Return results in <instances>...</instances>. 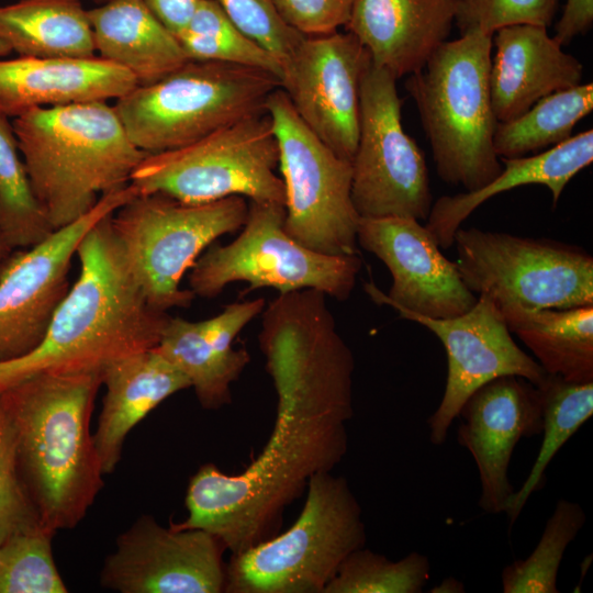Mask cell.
<instances>
[{
    "label": "cell",
    "instance_id": "obj_1",
    "mask_svg": "<svg viewBox=\"0 0 593 593\" xmlns=\"http://www.w3.org/2000/svg\"><path fill=\"white\" fill-rule=\"evenodd\" d=\"M326 299L304 289L279 293L265 306L258 344L277 395L272 433L239 473L202 465L187 488L188 515L171 527L208 530L238 553L277 535L310 479L342 461L355 359Z\"/></svg>",
    "mask_w": 593,
    "mask_h": 593
},
{
    "label": "cell",
    "instance_id": "obj_2",
    "mask_svg": "<svg viewBox=\"0 0 593 593\" xmlns=\"http://www.w3.org/2000/svg\"><path fill=\"white\" fill-rule=\"evenodd\" d=\"M112 214L81 239L79 276L41 343L0 362V391L37 374L101 372L119 358L157 346L170 315L146 301L114 235Z\"/></svg>",
    "mask_w": 593,
    "mask_h": 593
},
{
    "label": "cell",
    "instance_id": "obj_3",
    "mask_svg": "<svg viewBox=\"0 0 593 593\" xmlns=\"http://www.w3.org/2000/svg\"><path fill=\"white\" fill-rule=\"evenodd\" d=\"M101 384V372L44 373L0 391L22 485L53 534L75 528L104 485L90 432Z\"/></svg>",
    "mask_w": 593,
    "mask_h": 593
},
{
    "label": "cell",
    "instance_id": "obj_4",
    "mask_svg": "<svg viewBox=\"0 0 593 593\" xmlns=\"http://www.w3.org/2000/svg\"><path fill=\"white\" fill-rule=\"evenodd\" d=\"M20 154L54 230L109 192L126 187L147 155L128 138L107 101L32 109L12 121Z\"/></svg>",
    "mask_w": 593,
    "mask_h": 593
},
{
    "label": "cell",
    "instance_id": "obj_5",
    "mask_svg": "<svg viewBox=\"0 0 593 593\" xmlns=\"http://www.w3.org/2000/svg\"><path fill=\"white\" fill-rule=\"evenodd\" d=\"M492 48L493 34L468 30L441 43L406 80L438 177L466 192L482 188L503 169L493 146L499 122L489 85Z\"/></svg>",
    "mask_w": 593,
    "mask_h": 593
},
{
    "label": "cell",
    "instance_id": "obj_6",
    "mask_svg": "<svg viewBox=\"0 0 593 593\" xmlns=\"http://www.w3.org/2000/svg\"><path fill=\"white\" fill-rule=\"evenodd\" d=\"M293 525L238 553L225 566L226 593H324L343 561L365 547L362 511L347 480L313 475Z\"/></svg>",
    "mask_w": 593,
    "mask_h": 593
},
{
    "label": "cell",
    "instance_id": "obj_7",
    "mask_svg": "<svg viewBox=\"0 0 593 593\" xmlns=\"http://www.w3.org/2000/svg\"><path fill=\"white\" fill-rule=\"evenodd\" d=\"M280 83L277 76L257 68L188 60L157 81L137 85L113 107L131 142L156 154L265 112Z\"/></svg>",
    "mask_w": 593,
    "mask_h": 593
},
{
    "label": "cell",
    "instance_id": "obj_8",
    "mask_svg": "<svg viewBox=\"0 0 593 593\" xmlns=\"http://www.w3.org/2000/svg\"><path fill=\"white\" fill-rule=\"evenodd\" d=\"M247 213L243 197L186 203L149 193L120 206L111 225L146 301L168 312L191 305L194 293L180 287L184 273L215 239L240 230Z\"/></svg>",
    "mask_w": 593,
    "mask_h": 593
},
{
    "label": "cell",
    "instance_id": "obj_9",
    "mask_svg": "<svg viewBox=\"0 0 593 593\" xmlns=\"http://www.w3.org/2000/svg\"><path fill=\"white\" fill-rule=\"evenodd\" d=\"M279 150L267 112L243 118L187 146L147 154L131 176L138 194L163 193L186 203L228 197L284 205Z\"/></svg>",
    "mask_w": 593,
    "mask_h": 593
},
{
    "label": "cell",
    "instance_id": "obj_10",
    "mask_svg": "<svg viewBox=\"0 0 593 593\" xmlns=\"http://www.w3.org/2000/svg\"><path fill=\"white\" fill-rule=\"evenodd\" d=\"M284 205L249 201L240 234L227 245H210L191 267L189 289L212 299L233 282L248 290L271 288L279 293L304 289L347 300L361 269L358 255H325L312 250L284 228Z\"/></svg>",
    "mask_w": 593,
    "mask_h": 593
},
{
    "label": "cell",
    "instance_id": "obj_11",
    "mask_svg": "<svg viewBox=\"0 0 593 593\" xmlns=\"http://www.w3.org/2000/svg\"><path fill=\"white\" fill-rule=\"evenodd\" d=\"M456 266L474 294L502 313L593 305V257L548 238L459 227Z\"/></svg>",
    "mask_w": 593,
    "mask_h": 593
},
{
    "label": "cell",
    "instance_id": "obj_12",
    "mask_svg": "<svg viewBox=\"0 0 593 593\" xmlns=\"http://www.w3.org/2000/svg\"><path fill=\"white\" fill-rule=\"evenodd\" d=\"M286 192L284 228L325 255H358L360 216L351 200V161L339 157L300 119L278 88L266 101Z\"/></svg>",
    "mask_w": 593,
    "mask_h": 593
},
{
    "label": "cell",
    "instance_id": "obj_13",
    "mask_svg": "<svg viewBox=\"0 0 593 593\" xmlns=\"http://www.w3.org/2000/svg\"><path fill=\"white\" fill-rule=\"evenodd\" d=\"M396 79L370 60L360 83L351 200L360 217L426 221L433 205L425 155L404 131Z\"/></svg>",
    "mask_w": 593,
    "mask_h": 593
},
{
    "label": "cell",
    "instance_id": "obj_14",
    "mask_svg": "<svg viewBox=\"0 0 593 593\" xmlns=\"http://www.w3.org/2000/svg\"><path fill=\"white\" fill-rule=\"evenodd\" d=\"M137 194L130 183L105 193L75 222L13 254L0 276V362L24 356L41 343L70 289L68 272L81 239Z\"/></svg>",
    "mask_w": 593,
    "mask_h": 593
},
{
    "label": "cell",
    "instance_id": "obj_15",
    "mask_svg": "<svg viewBox=\"0 0 593 593\" xmlns=\"http://www.w3.org/2000/svg\"><path fill=\"white\" fill-rule=\"evenodd\" d=\"M225 551L224 542L208 530L164 527L142 515L118 536L99 580L120 593H221Z\"/></svg>",
    "mask_w": 593,
    "mask_h": 593
},
{
    "label": "cell",
    "instance_id": "obj_16",
    "mask_svg": "<svg viewBox=\"0 0 593 593\" xmlns=\"http://www.w3.org/2000/svg\"><path fill=\"white\" fill-rule=\"evenodd\" d=\"M371 58L349 32L305 36L282 66L280 88L305 125L339 157L353 160L360 83Z\"/></svg>",
    "mask_w": 593,
    "mask_h": 593
},
{
    "label": "cell",
    "instance_id": "obj_17",
    "mask_svg": "<svg viewBox=\"0 0 593 593\" xmlns=\"http://www.w3.org/2000/svg\"><path fill=\"white\" fill-rule=\"evenodd\" d=\"M357 243L378 257L392 276L388 293L372 281L363 289L379 305L430 318L468 312L478 296L465 284L456 262L440 251L432 234L410 217H360Z\"/></svg>",
    "mask_w": 593,
    "mask_h": 593
},
{
    "label": "cell",
    "instance_id": "obj_18",
    "mask_svg": "<svg viewBox=\"0 0 593 593\" xmlns=\"http://www.w3.org/2000/svg\"><path fill=\"white\" fill-rule=\"evenodd\" d=\"M402 318L433 332L447 355V379L440 403L427 419L429 440L446 441L449 428L470 394L485 382L505 374L523 377L538 385L547 372L514 342L506 321L486 295H478L466 313L430 318L400 311Z\"/></svg>",
    "mask_w": 593,
    "mask_h": 593
},
{
    "label": "cell",
    "instance_id": "obj_19",
    "mask_svg": "<svg viewBox=\"0 0 593 593\" xmlns=\"http://www.w3.org/2000/svg\"><path fill=\"white\" fill-rule=\"evenodd\" d=\"M458 417V443L472 456L479 472L480 508L505 513L515 490L508 479L513 451L523 438L542 432L540 393L516 374L496 377L473 391Z\"/></svg>",
    "mask_w": 593,
    "mask_h": 593
},
{
    "label": "cell",
    "instance_id": "obj_20",
    "mask_svg": "<svg viewBox=\"0 0 593 593\" xmlns=\"http://www.w3.org/2000/svg\"><path fill=\"white\" fill-rule=\"evenodd\" d=\"M262 298L233 302L203 321L169 316L155 349L190 381L199 404L219 410L232 402L231 385L250 361L235 337L264 311Z\"/></svg>",
    "mask_w": 593,
    "mask_h": 593
},
{
    "label": "cell",
    "instance_id": "obj_21",
    "mask_svg": "<svg viewBox=\"0 0 593 593\" xmlns=\"http://www.w3.org/2000/svg\"><path fill=\"white\" fill-rule=\"evenodd\" d=\"M489 75L497 122L511 121L541 98L582 83L583 66L536 24H512L493 33Z\"/></svg>",
    "mask_w": 593,
    "mask_h": 593
},
{
    "label": "cell",
    "instance_id": "obj_22",
    "mask_svg": "<svg viewBox=\"0 0 593 593\" xmlns=\"http://www.w3.org/2000/svg\"><path fill=\"white\" fill-rule=\"evenodd\" d=\"M457 0H350L345 31L396 80L422 69L447 41Z\"/></svg>",
    "mask_w": 593,
    "mask_h": 593
},
{
    "label": "cell",
    "instance_id": "obj_23",
    "mask_svg": "<svg viewBox=\"0 0 593 593\" xmlns=\"http://www.w3.org/2000/svg\"><path fill=\"white\" fill-rule=\"evenodd\" d=\"M136 79L93 56L0 59V113L16 118L32 109L119 99Z\"/></svg>",
    "mask_w": 593,
    "mask_h": 593
},
{
    "label": "cell",
    "instance_id": "obj_24",
    "mask_svg": "<svg viewBox=\"0 0 593 593\" xmlns=\"http://www.w3.org/2000/svg\"><path fill=\"white\" fill-rule=\"evenodd\" d=\"M105 387L93 436L104 475L118 467L127 434L161 402L191 388L188 378L155 348L108 363L101 371Z\"/></svg>",
    "mask_w": 593,
    "mask_h": 593
},
{
    "label": "cell",
    "instance_id": "obj_25",
    "mask_svg": "<svg viewBox=\"0 0 593 593\" xmlns=\"http://www.w3.org/2000/svg\"><path fill=\"white\" fill-rule=\"evenodd\" d=\"M502 171L482 188L444 195L430 209L425 227L437 245L447 249L461 223L494 195L526 184L546 186L556 205L568 182L593 160V130H586L542 153L500 159Z\"/></svg>",
    "mask_w": 593,
    "mask_h": 593
},
{
    "label": "cell",
    "instance_id": "obj_26",
    "mask_svg": "<svg viewBox=\"0 0 593 593\" xmlns=\"http://www.w3.org/2000/svg\"><path fill=\"white\" fill-rule=\"evenodd\" d=\"M88 18L97 55L127 70L137 85L157 81L189 60L144 0H107L88 10Z\"/></svg>",
    "mask_w": 593,
    "mask_h": 593
},
{
    "label": "cell",
    "instance_id": "obj_27",
    "mask_svg": "<svg viewBox=\"0 0 593 593\" xmlns=\"http://www.w3.org/2000/svg\"><path fill=\"white\" fill-rule=\"evenodd\" d=\"M0 41L22 57L97 56L80 0H18L0 7Z\"/></svg>",
    "mask_w": 593,
    "mask_h": 593
},
{
    "label": "cell",
    "instance_id": "obj_28",
    "mask_svg": "<svg viewBox=\"0 0 593 593\" xmlns=\"http://www.w3.org/2000/svg\"><path fill=\"white\" fill-rule=\"evenodd\" d=\"M548 373L571 382L593 381V305L502 313Z\"/></svg>",
    "mask_w": 593,
    "mask_h": 593
},
{
    "label": "cell",
    "instance_id": "obj_29",
    "mask_svg": "<svg viewBox=\"0 0 593 593\" xmlns=\"http://www.w3.org/2000/svg\"><path fill=\"white\" fill-rule=\"evenodd\" d=\"M537 388L541 399L544 437L526 480L514 492L506 507L510 528L530 495L546 484L545 474L550 461L593 415V381L571 382L547 373Z\"/></svg>",
    "mask_w": 593,
    "mask_h": 593
},
{
    "label": "cell",
    "instance_id": "obj_30",
    "mask_svg": "<svg viewBox=\"0 0 593 593\" xmlns=\"http://www.w3.org/2000/svg\"><path fill=\"white\" fill-rule=\"evenodd\" d=\"M592 109V82L550 93L519 116L497 123L494 150L502 159L548 149L571 137L574 125Z\"/></svg>",
    "mask_w": 593,
    "mask_h": 593
},
{
    "label": "cell",
    "instance_id": "obj_31",
    "mask_svg": "<svg viewBox=\"0 0 593 593\" xmlns=\"http://www.w3.org/2000/svg\"><path fill=\"white\" fill-rule=\"evenodd\" d=\"M0 227L14 249H27L55 230L33 191L10 118L0 113Z\"/></svg>",
    "mask_w": 593,
    "mask_h": 593
},
{
    "label": "cell",
    "instance_id": "obj_32",
    "mask_svg": "<svg viewBox=\"0 0 593 593\" xmlns=\"http://www.w3.org/2000/svg\"><path fill=\"white\" fill-rule=\"evenodd\" d=\"M176 37L189 60L257 68L281 80V63L245 35L215 0H201L188 26Z\"/></svg>",
    "mask_w": 593,
    "mask_h": 593
},
{
    "label": "cell",
    "instance_id": "obj_33",
    "mask_svg": "<svg viewBox=\"0 0 593 593\" xmlns=\"http://www.w3.org/2000/svg\"><path fill=\"white\" fill-rule=\"evenodd\" d=\"M586 521L582 506L560 499L547 519L539 541L524 560L501 573L504 593H557V578L564 552Z\"/></svg>",
    "mask_w": 593,
    "mask_h": 593
},
{
    "label": "cell",
    "instance_id": "obj_34",
    "mask_svg": "<svg viewBox=\"0 0 593 593\" xmlns=\"http://www.w3.org/2000/svg\"><path fill=\"white\" fill-rule=\"evenodd\" d=\"M430 575V562L412 551L393 561L365 547L340 564L324 593H419Z\"/></svg>",
    "mask_w": 593,
    "mask_h": 593
},
{
    "label": "cell",
    "instance_id": "obj_35",
    "mask_svg": "<svg viewBox=\"0 0 593 593\" xmlns=\"http://www.w3.org/2000/svg\"><path fill=\"white\" fill-rule=\"evenodd\" d=\"M54 535L38 525L0 544V593L68 592L53 557Z\"/></svg>",
    "mask_w": 593,
    "mask_h": 593
},
{
    "label": "cell",
    "instance_id": "obj_36",
    "mask_svg": "<svg viewBox=\"0 0 593 593\" xmlns=\"http://www.w3.org/2000/svg\"><path fill=\"white\" fill-rule=\"evenodd\" d=\"M215 1L245 35L271 53L282 66L305 37L284 22L273 0Z\"/></svg>",
    "mask_w": 593,
    "mask_h": 593
},
{
    "label": "cell",
    "instance_id": "obj_37",
    "mask_svg": "<svg viewBox=\"0 0 593 593\" xmlns=\"http://www.w3.org/2000/svg\"><path fill=\"white\" fill-rule=\"evenodd\" d=\"M559 0H457L455 22L460 33L479 29L493 34L512 24L548 27Z\"/></svg>",
    "mask_w": 593,
    "mask_h": 593
},
{
    "label": "cell",
    "instance_id": "obj_38",
    "mask_svg": "<svg viewBox=\"0 0 593 593\" xmlns=\"http://www.w3.org/2000/svg\"><path fill=\"white\" fill-rule=\"evenodd\" d=\"M38 525L20 479L14 429L0 399V544L18 530Z\"/></svg>",
    "mask_w": 593,
    "mask_h": 593
},
{
    "label": "cell",
    "instance_id": "obj_39",
    "mask_svg": "<svg viewBox=\"0 0 593 593\" xmlns=\"http://www.w3.org/2000/svg\"><path fill=\"white\" fill-rule=\"evenodd\" d=\"M275 5L292 29L304 36L329 34L345 26L350 0H273Z\"/></svg>",
    "mask_w": 593,
    "mask_h": 593
},
{
    "label": "cell",
    "instance_id": "obj_40",
    "mask_svg": "<svg viewBox=\"0 0 593 593\" xmlns=\"http://www.w3.org/2000/svg\"><path fill=\"white\" fill-rule=\"evenodd\" d=\"M593 23V0H567L556 24L555 38L563 46L589 31Z\"/></svg>",
    "mask_w": 593,
    "mask_h": 593
},
{
    "label": "cell",
    "instance_id": "obj_41",
    "mask_svg": "<svg viewBox=\"0 0 593 593\" xmlns=\"http://www.w3.org/2000/svg\"><path fill=\"white\" fill-rule=\"evenodd\" d=\"M201 0H144L158 21L175 36L191 21Z\"/></svg>",
    "mask_w": 593,
    "mask_h": 593
},
{
    "label": "cell",
    "instance_id": "obj_42",
    "mask_svg": "<svg viewBox=\"0 0 593 593\" xmlns=\"http://www.w3.org/2000/svg\"><path fill=\"white\" fill-rule=\"evenodd\" d=\"M432 592L434 593H462L465 586L459 580L449 577L444 579L438 585L434 586Z\"/></svg>",
    "mask_w": 593,
    "mask_h": 593
},
{
    "label": "cell",
    "instance_id": "obj_43",
    "mask_svg": "<svg viewBox=\"0 0 593 593\" xmlns=\"http://www.w3.org/2000/svg\"><path fill=\"white\" fill-rule=\"evenodd\" d=\"M15 249L11 247L0 227V276L10 262Z\"/></svg>",
    "mask_w": 593,
    "mask_h": 593
},
{
    "label": "cell",
    "instance_id": "obj_44",
    "mask_svg": "<svg viewBox=\"0 0 593 593\" xmlns=\"http://www.w3.org/2000/svg\"><path fill=\"white\" fill-rule=\"evenodd\" d=\"M11 52V47L5 42L0 41V57L9 55Z\"/></svg>",
    "mask_w": 593,
    "mask_h": 593
},
{
    "label": "cell",
    "instance_id": "obj_45",
    "mask_svg": "<svg viewBox=\"0 0 593 593\" xmlns=\"http://www.w3.org/2000/svg\"><path fill=\"white\" fill-rule=\"evenodd\" d=\"M96 2H99V3H103L105 2L107 0H94Z\"/></svg>",
    "mask_w": 593,
    "mask_h": 593
}]
</instances>
